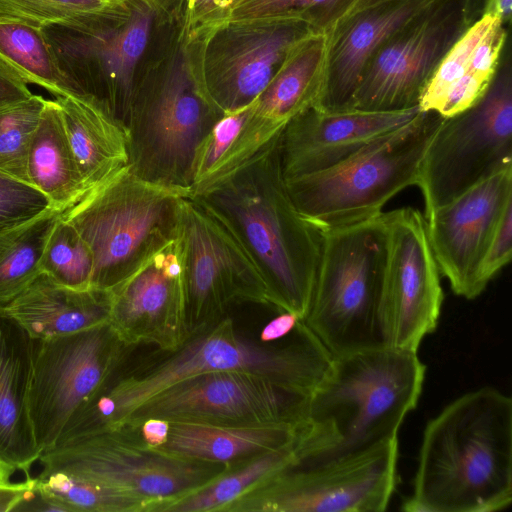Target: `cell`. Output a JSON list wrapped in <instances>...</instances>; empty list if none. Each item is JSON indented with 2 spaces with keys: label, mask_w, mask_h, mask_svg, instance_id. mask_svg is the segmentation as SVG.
Returning a JSON list of instances; mask_svg holds the SVG:
<instances>
[{
  "label": "cell",
  "mask_w": 512,
  "mask_h": 512,
  "mask_svg": "<svg viewBox=\"0 0 512 512\" xmlns=\"http://www.w3.org/2000/svg\"><path fill=\"white\" fill-rule=\"evenodd\" d=\"M440 0H386L340 18L327 32L326 62L314 105L349 110L368 62L402 27Z\"/></svg>",
  "instance_id": "21"
},
{
  "label": "cell",
  "mask_w": 512,
  "mask_h": 512,
  "mask_svg": "<svg viewBox=\"0 0 512 512\" xmlns=\"http://www.w3.org/2000/svg\"><path fill=\"white\" fill-rule=\"evenodd\" d=\"M512 502V399L484 386L426 425L407 512H495Z\"/></svg>",
  "instance_id": "2"
},
{
  "label": "cell",
  "mask_w": 512,
  "mask_h": 512,
  "mask_svg": "<svg viewBox=\"0 0 512 512\" xmlns=\"http://www.w3.org/2000/svg\"><path fill=\"white\" fill-rule=\"evenodd\" d=\"M41 273L57 283L73 288L91 287L94 269L92 252L77 230L62 214L46 242L40 263Z\"/></svg>",
  "instance_id": "32"
},
{
  "label": "cell",
  "mask_w": 512,
  "mask_h": 512,
  "mask_svg": "<svg viewBox=\"0 0 512 512\" xmlns=\"http://www.w3.org/2000/svg\"><path fill=\"white\" fill-rule=\"evenodd\" d=\"M354 0H244L233 7L235 21L282 17L308 24L326 33L351 7Z\"/></svg>",
  "instance_id": "34"
},
{
  "label": "cell",
  "mask_w": 512,
  "mask_h": 512,
  "mask_svg": "<svg viewBox=\"0 0 512 512\" xmlns=\"http://www.w3.org/2000/svg\"><path fill=\"white\" fill-rule=\"evenodd\" d=\"M27 175L30 185L58 211H65L84 196L55 99L47 100L34 133L28 153Z\"/></svg>",
  "instance_id": "27"
},
{
  "label": "cell",
  "mask_w": 512,
  "mask_h": 512,
  "mask_svg": "<svg viewBox=\"0 0 512 512\" xmlns=\"http://www.w3.org/2000/svg\"><path fill=\"white\" fill-rule=\"evenodd\" d=\"M512 0H485L483 14L497 18L508 26L511 20Z\"/></svg>",
  "instance_id": "43"
},
{
  "label": "cell",
  "mask_w": 512,
  "mask_h": 512,
  "mask_svg": "<svg viewBox=\"0 0 512 512\" xmlns=\"http://www.w3.org/2000/svg\"><path fill=\"white\" fill-rule=\"evenodd\" d=\"M194 2H195V0H188V5H189L190 9H192Z\"/></svg>",
  "instance_id": "48"
},
{
  "label": "cell",
  "mask_w": 512,
  "mask_h": 512,
  "mask_svg": "<svg viewBox=\"0 0 512 512\" xmlns=\"http://www.w3.org/2000/svg\"><path fill=\"white\" fill-rule=\"evenodd\" d=\"M35 478L37 487L66 512H152V505L144 500L64 473L41 470Z\"/></svg>",
  "instance_id": "31"
},
{
  "label": "cell",
  "mask_w": 512,
  "mask_h": 512,
  "mask_svg": "<svg viewBox=\"0 0 512 512\" xmlns=\"http://www.w3.org/2000/svg\"><path fill=\"white\" fill-rule=\"evenodd\" d=\"M327 36L312 32L289 51L272 80L249 106L242 127L214 169L226 180L259 160L279 142L287 124L315 105L321 91Z\"/></svg>",
  "instance_id": "17"
},
{
  "label": "cell",
  "mask_w": 512,
  "mask_h": 512,
  "mask_svg": "<svg viewBox=\"0 0 512 512\" xmlns=\"http://www.w3.org/2000/svg\"><path fill=\"white\" fill-rule=\"evenodd\" d=\"M497 18L482 14L445 54L419 102L421 111L437 113L449 89L468 71L473 52Z\"/></svg>",
  "instance_id": "35"
},
{
  "label": "cell",
  "mask_w": 512,
  "mask_h": 512,
  "mask_svg": "<svg viewBox=\"0 0 512 512\" xmlns=\"http://www.w3.org/2000/svg\"><path fill=\"white\" fill-rule=\"evenodd\" d=\"M310 305L302 320L332 356L386 346L381 322L386 234L382 214L323 231Z\"/></svg>",
  "instance_id": "7"
},
{
  "label": "cell",
  "mask_w": 512,
  "mask_h": 512,
  "mask_svg": "<svg viewBox=\"0 0 512 512\" xmlns=\"http://www.w3.org/2000/svg\"><path fill=\"white\" fill-rule=\"evenodd\" d=\"M333 356L301 320L284 339L265 343L241 333L229 316L192 333L174 350L119 370L70 418L67 428L83 434L119 427L127 415L167 387L199 374L244 371L309 395L326 375Z\"/></svg>",
  "instance_id": "1"
},
{
  "label": "cell",
  "mask_w": 512,
  "mask_h": 512,
  "mask_svg": "<svg viewBox=\"0 0 512 512\" xmlns=\"http://www.w3.org/2000/svg\"><path fill=\"white\" fill-rule=\"evenodd\" d=\"M223 115L185 68H172L149 95L129 107V169L143 180L191 190L196 152Z\"/></svg>",
  "instance_id": "11"
},
{
  "label": "cell",
  "mask_w": 512,
  "mask_h": 512,
  "mask_svg": "<svg viewBox=\"0 0 512 512\" xmlns=\"http://www.w3.org/2000/svg\"><path fill=\"white\" fill-rule=\"evenodd\" d=\"M61 214L50 208L25 222L0 229V306L16 298L41 273L46 242Z\"/></svg>",
  "instance_id": "29"
},
{
  "label": "cell",
  "mask_w": 512,
  "mask_h": 512,
  "mask_svg": "<svg viewBox=\"0 0 512 512\" xmlns=\"http://www.w3.org/2000/svg\"><path fill=\"white\" fill-rule=\"evenodd\" d=\"M443 119L420 111L341 163L285 180L296 209L322 231L380 216L391 198L416 185L424 153Z\"/></svg>",
  "instance_id": "5"
},
{
  "label": "cell",
  "mask_w": 512,
  "mask_h": 512,
  "mask_svg": "<svg viewBox=\"0 0 512 512\" xmlns=\"http://www.w3.org/2000/svg\"><path fill=\"white\" fill-rule=\"evenodd\" d=\"M170 422L160 418H148L138 427L142 441L151 448L165 443L168 437Z\"/></svg>",
  "instance_id": "41"
},
{
  "label": "cell",
  "mask_w": 512,
  "mask_h": 512,
  "mask_svg": "<svg viewBox=\"0 0 512 512\" xmlns=\"http://www.w3.org/2000/svg\"><path fill=\"white\" fill-rule=\"evenodd\" d=\"M131 349L109 323L34 340L28 406L42 452L56 445L69 419L123 366Z\"/></svg>",
  "instance_id": "14"
},
{
  "label": "cell",
  "mask_w": 512,
  "mask_h": 512,
  "mask_svg": "<svg viewBox=\"0 0 512 512\" xmlns=\"http://www.w3.org/2000/svg\"><path fill=\"white\" fill-rule=\"evenodd\" d=\"M242 1H244V0H229V4H231L232 8H233L234 6L238 5Z\"/></svg>",
  "instance_id": "47"
},
{
  "label": "cell",
  "mask_w": 512,
  "mask_h": 512,
  "mask_svg": "<svg viewBox=\"0 0 512 512\" xmlns=\"http://www.w3.org/2000/svg\"><path fill=\"white\" fill-rule=\"evenodd\" d=\"M34 340L0 312V458L31 477L42 451L29 414Z\"/></svg>",
  "instance_id": "22"
},
{
  "label": "cell",
  "mask_w": 512,
  "mask_h": 512,
  "mask_svg": "<svg viewBox=\"0 0 512 512\" xmlns=\"http://www.w3.org/2000/svg\"><path fill=\"white\" fill-rule=\"evenodd\" d=\"M17 470L0 458V486L11 483V477Z\"/></svg>",
  "instance_id": "45"
},
{
  "label": "cell",
  "mask_w": 512,
  "mask_h": 512,
  "mask_svg": "<svg viewBox=\"0 0 512 512\" xmlns=\"http://www.w3.org/2000/svg\"><path fill=\"white\" fill-rule=\"evenodd\" d=\"M55 101L85 196L128 166L126 127L89 99L68 95Z\"/></svg>",
  "instance_id": "25"
},
{
  "label": "cell",
  "mask_w": 512,
  "mask_h": 512,
  "mask_svg": "<svg viewBox=\"0 0 512 512\" xmlns=\"http://www.w3.org/2000/svg\"><path fill=\"white\" fill-rule=\"evenodd\" d=\"M28 84L0 59V109L30 98L33 94Z\"/></svg>",
  "instance_id": "39"
},
{
  "label": "cell",
  "mask_w": 512,
  "mask_h": 512,
  "mask_svg": "<svg viewBox=\"0 0 512 512\" xmlns=\"http://www.w3.org/2000/svg\"><path fill=\"white\" fill-rule=\"evenodd\" d=\"M297 463L295 444L229 466L199 489L162 505L158 512H223L257 483Z\"/></svg>",
  "instance_id": "28"
},
{
  "label": "cell",
  "mask_w": 512,
  "mask_h": 512,
  "mask_svg": "<svg viewBox=\"0 0 512 512\" xmlns=\"http://www.w3.org/2000/svg\"><path fill=\"white\" fill-rule=\"evenodd\" d=\"M420 111L416 107L400 111L326 112L312 106L293 118L280 137L284 179L331 168L373 140L410 122Z\"/></svg>",
  "instance_id": "20"
},
{
  "label": "cell",
  "mask_w": 512,
  "mask_h": 512,
  "mask_svg": "<svg viewBox=\"0 0 512 512\" xmlns=\"http://www.w3.org/2000/svg\"><path fill=\"white\" fill-rule=\"evenodd\" d=\"M510 203L512 165L426 215L432 253L455 295L473 300L485 290L480 281L481 263Z\"/></svg>",
  "instance_id": "18"
},
{
  "label": "cell",
  "mask_w": 512,
  "mask_h": 512,
  "mask_svg": "<svg viewBox=\"0 0 512 512\" xmlns=\"http://www.w3.org/2000/svg\"><path fill=\"white\" fill-rule=\"evenodd\" d=\"M512 203L504 210L488 244L480 268V281L486 289L488 283L511 260Z\"/></svg>",
  "instance_id": "38"
},
{
  "label": "cell",
  "mask_w": 512,
  "mask_h": 512,
  "mask_svg": "<svg viewBox=\"0 0 512 512\" xmlns=\"http://www.w3.org/2000/svg\"><path fill=\"white\" fill-rule=\"evenodd\" d=\"M111 302L110 290L73 289L40 273L16 298L0 306V312L33 340H43L109 323Z\"/></svg>",
  "instance_id": "23"
},
{
  "label": "cell",
  "mask_w": 512,
  "mask_h": 512,
  "mask_svg": "<svg viewBox=\"0 0 512 512\" xmlns=\"http://www.w3.org/2000/svg\"><path fill=\"white\" fill-rule=\"evenodd\" d=\"M47 99L41 95L0 109V173L29 183L27 160Z\"/></svg>",
  "instance_id": "33"
},
{
  "label": "cell",
  "mask_w": 512,
  "mask_h": 512,
  "mask_svg": "<svg viewBox=\"0 0 512 512\" xmlns=\"http://www.w3.org/2000/svg\"><path fill=\"white\" fill-rule=\"evenodd\" d=\"M312 32L316 31L304 22L283 20L247 39L211 82L209 99L224 114L249 106L268 86L293 46Z\"/></svg>",
  "instance_id": "24"
},
{
  "label": "cell",
  "mask_w": 512,
  "mask_h": 512,
  "mask_svg": "<svg viewBox=\"0 0 512 512\" xmlns=\"http://www.w3.org/2000/svg\"><path fill=\"white\" fill-rule=\"evenodd\" d=\"M425 374L417 352L389 346L333 356L299 427L294 467L341 460L396 438L418 404Z\"/></svg>",
  "instance_id": "3"
},
{
  "label": "cell",
  "mask_w": 512,
  "mask_h": 512,
  "mask_svg": "<svg viewBox=\"0 0 512 512\" xmlns=\"http://www.w3.org/2000/svg\"><path fill=\"white\" fill-rule=\"evenodd\" d=\"M383 1H386V0H354L351 7L349 8V10L346 12V14L344 16H347L356 11H359L361 9L367 8L369 6L375 5V4L383 2Z\"/></svg>",
  "instance_id": "46"
},
{
  "label": "cell",
  "mask_w": 512,
  "mask_h": 512,
  "mask_svg": "<svg viewBox=\"0 0 512 512\" xmlns=\"http://www.w3.org/2000/svg\"><path fill=\"white\" fill-rule=\"evenodd\" d=\"M482 98L444 118L424 153L416 186L425 216L512 165V68L509 44Z\"/></svg>",
  "instance_id": "9"
},
{
  "label": "cell",
  "mask_w": 512,
  "mask_h": 512,
  "mask_svg": "<svg viewBox=\"0 0 512 512\" xmlns=\"http://www.w3.org/2000/svg\"><path fill=\"white\" fill-rule=\"evenodd\" d=\"M103 1H105V2H108V3H109V2H111L112 0H103Z\"/></svg>",
  "instance_id": "49"
},
{
  "label": "cell",
  "mask_w": 512,
  "mask_h": 512,
  "mask_svg": "<svg viewBox=\"0 0 512 512\" xmlns=\"http://www.w3.org/2000/svg\"><path fill=\"white\" fill-rule=\"evenodd\" d=\"M188 335L217 323L239 303L270 307L265 282L232 233L198 200L180 202L177 228Z\"/></svg>",
  "instance_id": "15"
},
{
  "label": "cell",
  "mask_w": 512,
  "mask_h": 512,
  "mask_svg": "<svg viewBox=\"0 0 512 512\" xmlns=\"http://www.w3.org/2000/svg\"><path fill=\"white\" fill-rule=\"evenodd\" d=\"M225 2L229 4V0H195L191 10L201 16L222 6Z\"/></svg>",
  "instance_id": "44"
},
{
  "label": "cell",
  "mask_w": 512,
  "mask_h": 512,
  "mask_svg": "<svg viewBox=\"0 0 512 512\" xmlns=\"http://www.w3.org/2000/svg\"><path fill=\"white\" fill-rule=\"evenodd\" d=\"M169 422L167 440L152 449L178 459L227 466L267 451L295 444L301 426L287 424L227 426L182 421Z\"/></svg>",
  "instance_id": "26"
},
{
  "label": "cell",
  "mask_w": 512,
  "mask_h": 512,
  "mask_svg": "<svg viewBox=\"0 0 512 512\" xmlns=\"http://www.w3.org/2000/svg\"><path fill=\"white\" fill-rule=\"evenodd\" d=\"M103 0H0V18L41 28L44 25L99 9Z\"/></svg>",
  "instance_id": "36"
},
{
  "label": "cell",
  "mask_w": 512,
  "mask_h": 512,
  "mask_svg": "<svg viewBox=\"0 0 512 512\" xmlns=\"http://www.w3.org/2000/svg\"><path fill=\"white\" fill-rule=\"evenodd\" d=\"M110 291L109 324L126 346L149 344L171 351L188 336L177 238Z\"/></svg>",
  "instance_id": "19"
},
{
  "label": "cell",
  "mask_w": 512,
  "mask_h": 512,
  "mask_svg": "<svg viewBox=\"0 0 512 512\" xmlns=\"http://www.w3.org/2000/svg\"><path fill=\"white\" fill-rule=\"evenodd\" d=\"M485 0H440L395 33L371 58L350 109L419 107L441 60L482 14Z\"/></svg>",
  "instance_id": "13"
},
{
  "label": "cell",
  "mask_w": 512,
  "mask_h": 512,
  "mask_svg": "<svg viewBox=\"0 0 512 512\" xmlns=\"http://www.w3.org/2000/svg\"><path fill=\"white\" fill-rule=\"evenodd\" d=\"M193 198L225 225L248 254L265 282L270 307L303 320L324 235L298 212L288 193L279 142L259 160Z\"/></svg>",
  "instance_id": "4"
},
{
  "label": "cell",
  "mask_w": 512,
  "mask_h": 512,
  "mask_svg": "<svg viewBox=\"0 0 512 512\" xmlns=\"http://www.w3.org/2000/svg\"><path fill=\"white\" fill-rule=\"evenodd\" d=\"M301 319L294 313L282 311L271 319L260 332V341L273 343L290 335Z\"/></svg>",
  "instance_id": "40"
},
{
  "label": "cell",
  "mask_w": 512,
  "mask_h": 512,
  "mask_svg": "<svg viewBox=\"0 0 512 512\" xmlns=\"http://www.w3.org/2000/svg\"><path fill=\"white\" fill-rule=\"evenodd\" d=\"M311 398L259 374L209 372L158 392L131 411L121 426L138 429L148 418L227 426H300Z\"/></svg>",
  "instance_id": "12"
},
{
  "label": "cell",
  "mask_w": 512,
  "mask_h": 512,
  "mask_svg": "<svg viewBox=\"0 0 512 512\" xmlns=\"http://www.w3.org/2000/svg\"><path fill=\"white\" fill-rule=\"evenodd\" d=\"M35 484V477H27L22 482H11L0 486V512H13L24 494Z\"/></svg>",
  "instance_id": "42"
},
{
  "label": "cell",
  "mask_w": 512,
  "mask_h": 512,
  "mask_svg": "<svg viewBox=\"0 0 512 512\" xmlns=\"http://www.w3.org/2000/svg\"><path fill=\"white\" fill-rule=\"evenodd\" d=\"M386 251L380 322L386 346L417 352L434 332L443 304L440 271L426 219L413 207L382 213Z\"/></svg>",
  "instance_id": "16"
},
{
  "label": "cell",
  "mask_w": 512,
  "mask_h": 512,
  "mask_svg": "<svg viewBox=\"0 0 512 512\" xmlns=\"http://www.w3.org/2000/svg\"><path fill=\"white\" fill-rule=\"evenodd\" d=\"M398 437L341 460L290 467L257 483L223 512H380L397 483Z\"/></svg>",
  "instance_id": "10"
},
{
  "label": "cell",
  "mask_w": 512,
  "mask_h": 512,
  "mask_svg": "<svg viewBox=\"0 0 512 512\" xmlns=\"http://www.w3.org/2000/svg\"><path fill=\"white\" fill-rule=\"evenodd\" d=\"M54 471L144 500L152 512L206 485L229 466L178 459L146 445L138 429L102 428L41 453Z\"/></svg>",
  "instance_id": "8"
},
{
  "label": "cell",
  "mask_w": 512,
  "mask_h": 512,
  "mask_svg": "<svg viewBox=\"0 0 512 512\" xmlns=\"http://www.w3.org/2000/svg\"><path fill=\"white\" fill-rule=\"evenodd\" d=\"M53 208L32 185L0 173V229L25 222Z\"/></svg>",
  "instance_id": "37"
},
{
  "label": "cell",
  "mask_w": 512,
  "mask_h": 512,
  "mask_svg": "<svg viewBox=\"0 0 512 512\" xmlns=\"http://www.w3.org/2000/svg\"><path fill=\"white\" fill-rule=\"evenodd\" d=\"M191 190L143 180L129 167L62 212L89 246L91 287L111 290L177 236Z\"/></svg>",
  "instance_id": "6"
},
{
  "label": "cell",
  "mask_w": 512,
  "mask_h": 512,
  "mask_svg": "<svg viewBox=\"0 0 512 512\" xmlns=\"http://www.w3.org/2000/svg\"><path fill=\"white\" fill-rule=\"evenodd\" d=\"M0 59L26 84L38 85L54 97L69 95L41 28L0 18Z\"/></svg>",
  "instance_id": "30"
}]
</instances>
